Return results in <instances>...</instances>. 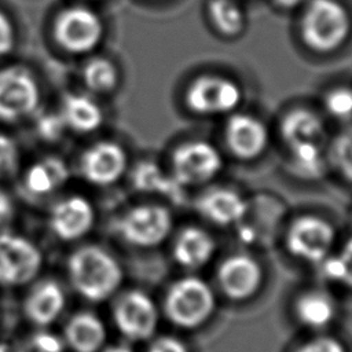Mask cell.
<instances>
[{
    "label": "cell",
    "mask_w": 352,
    "mask_h": 352,
    "mask_svg": "<svg viewBox=\"0 0 352 352\" xmlns=\"http://www.w3.org/2000/svg\"><path fill=\"white\" fill-rule=\"evenodd\" d=\"M326 111L336 120L351 121L352 120V88L336 87L331 88L323 99Z\"/></svg>",
    "instance_id": "28"
},
{
    "label": "cell",
    "mask_w": 352,
    "mask_h": 352,
    "mask_svg": "<svg viewBox=\"0 0 352 352\" xmlns=\"http://www.w3.org/2000/svg\"><path fill=\"white\" fill-rule=\"evenodd\" d=\"M70 176L67 164L59 157H45L34 162L25 173V186L33 195H47L66 184Z\"/></svg>",
    "instance_id": "20"
},
{
    "label": "cell",
    "mask_w": 352,
    "mask_h": 352,
    "mask_svg": "<svg viewBox=\"0 0 352 352\" xmlns=\"http://www.w3.org/2000/svg\"><path fill=\"white\" fill-rule=\"evenodd\" d=\"M297 352H346L345 346L334 337H316L302 346Z\"/></svg>",
    "instance_id": "32"
},
{
    "label": "cell",
    "mask_w": 352,
    "mask_h": 352,
    "mask_svg": "<svg viewBox=\"0 0 352 352\" xmlns=\"http://www.w3.org/2000/svg\"><path fill=\"white\" fill-rule=\"evenodd\" d=\"M51 33L55 44L65 52L84 55L99 47L104 34V25L92 8L69 6L55 15Z\"/></svg>",
    "instance_id": "3"
},
{
    "label": "cell",
    "mask_w": 352,
    "mask_h": 352,
    "mask_svg": "<svg viewBox=\"0 0 352 352\" xmlns=\"http://www.w3.org/2000/svg\"><path fill=\"white\" fill-rule=\"evenodd\" d=\"M0 352H10V351H8V346L4 345V344H0Z\"/></svg>",
    "instance_id": "39"
},
{
    "label": "cell",
    "mask_w": 352,
    "mask_h": 352,
    "mask_svg": "<svg viewBox=\"0 0 352 352\" xmlns=\"http://www.w3.org/2000/svg\"><path fill=\"white\" fill-rule=\"evenodd\" d=\"M114 322L118 330L129 340L150 338L158 323L154 301L140 290L125 293L114 307Z\"/></svg>",
    "instance_id": "12"
},
{
    "label": "cell",
    "mask_w": 352,
    "mask_h": 352,
    "mask_svg": "<svg viewBox=\"0 0 352 352\" xmlns=\"http://www.w3.org/2000/svg\"><path fill=\"white\" fill-rule=\"evenodd\" d=\"M197 209L212 223L219 226H230L239 221L245 216L248 204L238 192L230 188L216 187L208 190L199 197Z\"/></svg>",
    "instance_id": "17"
},
{
    "label": "cell",
    "mask_w": 352,
    "mask_h": 352,
    "mask_svg": "<svg viewBox=\"0 0 352 352\" xmlns=\"http://www.w3.org/2000/svg\"><path fill=\"white\" fill-rule=\"evenodd\" d=\"M74 289L89 301H103L121 283L118 263L98 246H84L74 252L67 263Z\"/></svg>",
    "instance_id": "1"
},
{
    "label": "cell",
    "mask_w": 352,
    "mask_h": 352,
    "mask_svg": "<svg viewBox=\"0 0 352 352\" xmlns=\"http://www.w3.org/2000/svg\"><path fill=\"white\" fill-rule=\"evenodd\" d=\"M132 184L136 190L143 192H161L172 199H177L182 192V184H179L173 176H166L164 172L150 161L139 162L132 170Z\"/></svg>",
    "instance_id": "24"
},
{
    "label": "cell",
    "mask_w": 352,
    "mask_h": 352,
    "mask_svg": "<svg viewBox=\"0 0 352 352\" xmlns=\"http://www.w3.org/2000/svg\"><path fill=\"white\" fill-rule=\"evenodd\" d=\"M26 352H38V351H36V349H33V348H30V346H28V349H26Z\"/></svg>",
    "instance_id": "40"
},
{
    "label": "cell",
    "mask_w": 352,
    "mask_h": 352,
    "mask_svg": "<svg viewBox=\"0 0 352 352\" xmlns=\"http://www.w3.org/2000/svg\"><path fill=\"white\" fill-rule=\"evenodd\" d=\"M65 338L74 352H98L104 344L106 329L94 314L80 312L67 322Z\"/></svg>",
    "instance_id": "21"
},
{
    "label": "cell",
    "mask_w": 352,
    "mask_h": 352,
    "mask_svg": "<svg viewBox=\"0 0 352 352\" xmlns=\"http://www.w3.org/2000/svg\"><path fill=\"white\" fill-rule=\"evenodd\" d=\"M82 82L85 88L98 95L111 92L120 80L117 66L104 56L91 58L82 67L81 72Z\"/></svg>",
    "instance_id": "25"
},
{
    "label": "cell",
    "mask_w": 352,
    "mask_h": 352,
    "mask_svg": "<svg viewBox=\"0 0 352 352\" xmlns=\"http://www.w3.org/2000/svg\"><path fill=\"white\" fill-rule=\"evenodd\" d=\"M276 3V6H279L280 8L285 10H293L301 4H304L307 0H274Z\"/></svg>",
    "instance_id": "37"
},
{
    "label": "cell",
    "mask_w": 352,
    "mask_h": 352,
    "mask_svg": "<svg viewBox=\"0 0 352 352\" xmlns=\"http://www.w3.org/2000/svg\"><path fill=\"white\" fill-rule=\"evenodd\" d=\"M104 352H133V351H132V349H129L128 346L117 345V346H110V348H107Z\"/></svg>",
    "instance_id": "38"
},
{
    "label": "cell",
    "mask_w": 352,
    "mask_h": 352,
    "mask_svg": "<svg viewBox=\"0 0 352 352\" xmlns=\"http://www.w3.org/2000/svg\"><path fill=\"white\" fill-rule=\"evenodd\" d=\"M95 212L88 199L72 195L59 201L51 210L50 226L54 234L63 241L84 236L94 224Z\"/></svg>",
    "instance_id": "15"
},
{
    "label": "cell",
    "mask_w": 352,
    "mask_h": 352,
    "mask_svg": "<svg viewBox=\"0 0 352 352\" xmlns=\"http://www.w3.org/2000/svg\"><path fill=\"white\" fill-rule=\"evenodd\" d=\"M352 21L348 10L337 0H309L300 21L304 44L319 54H327L344 45L349 37Z\"/></svg>",
    "instance_id": "2"
},
{
    "label": "cell",
    "mask_w": 352,
    "mask_h": 352,
    "mask_svg": "<svg viewBox=\"0 0 352 352\" xmlns=\"http://www.w3.org/2000/svg\"><path fill=\"white\" fill-rule=\"evenodd\" d=\"M219 280L228 297L245 300L258 290L263 280V270L256 258L249 254L238 253L221 263Z\"/></svg>",
    "instance_id": "14"
},
{
    "label": "cell",
    "mask_w": 352,
    "mask_h": 352,
    "mask_svg": "<svg viewBox=\"0 0 352 352\" xmlns=\"http://www.w3.org/2000/svg\"><path fill=\"white\" fill-rule=\"evenodd\" d=\"M19 165V148L16 142L0 132V179L12 176Z\"/></svg>",
    "instance_id": "30"
},
{
    "label": "cell",
    "mask_w": 352,
    "mask_h": 352,
    "mask_svg": "<svg viewBox=\"0 0 352 352\" xmlns=\"http://www.w3.org/2000/svg\"><path fill=\"white\" fill-rule=\"evenodd\" d=\"M224 139L232 155L243 161L260 157L270 142L267 126L250 114L231 116L226 122Z\"/></svg>",
    "instance_id": "13"
},
{
    "label": "cell",
    "mask_w": 352,
    "mask_h": 352,
    "mask_svg": "<svg viewBox=\"0 0 352 352\" xmlns=\"http://www.w3.org/2000/svg\"><path fill=\"white\" fill-rule=\"evenodd\" d=\"M214 253L213 238L202 228H184L173 246L175 260L184 268L195 270L205 265Z\"/></svg>",
    "instance_id": "19"
},
{
    "label": "cell",
    "mask_w": 352,
    "mask_h": 352,
    "mask_svg": "<svg viewBox=\"0 0 352 352\" xmlns=\"http://www.w3.org/2000/svg\"><path fill=\"white\" fill-rule=\"evenodd\" d=\"M29 346L38 352H63L62 341L56 336L45 331L34 334L30 340Z\"/></svg>",
    "instance_id": "33"
},
{
    "label": "cell",
    "mask_w": 352,
    "mask_h": 352,
    "mask_svg": "<svg viewBox=\"0 0 352 352\" xmlns=\"http://www.w3.org/2000/svg\"><path fill=\"white\" fill-rule=\"evenodd\" d=\"M65 307V296L56 282H44L26 300L25 314L38 326L52 323Z\"/></svg>",
    "instance_id": "22"
},
{
    "label": "cell",
    "mask_w": 352,
    "mask_h": 352,
    "mask_svg": "<svg viewBox=\"0 0 352 352\" xmlns=\"http://www.w3.org/2000/svg\"><path fill=\"white\" fill-rule=\"evenodd\" d=\"M147 352H188L186 345L173 337H161L155 340Z\"/></svg>",
    "instance_id": "35"
},
{
    "label": "cell",
    "mask_w": 352,
    "mask_h": 352,
    "mask_svg": "<svg viewBox=\"0 0 352 352\" xmlns=\"http://www.w3.org/2000/svg\"><path fill=\"white\" fill-rule=\"evenodd\" d=\"M40 103V87L23 66L0 69V121L16 122L33 114Z\"/></svg>",
    "instance_id": "6"
},
{
    "label": "cell",
    "mask_w": 352,
    "mask_h": 352,
    "mask_svg": "<svg viewBox=\"0 0 352 352\" xmlns=\"http://www.w3.org/2000/svg\"><path fill=\"white\" fill-rule=\"evenodd\" d=\"M128 166L122 146L113 140H100L87 147L80 157V172L94 186H110L120 180Z\"/></svg>",
    "instance_id": "10"
},
{
    "label": "cell",
    "mask_w": 352,
    "mask_h": 352,
    "mask_svg": "<svg viewBox=\"0 0 352 352\" xmlns=\"http://www.w3.org/2000/svg\"><path fill=\"white\" fill-rule=\"evenodd\" d=\"M11 210H12V205L10 198L0 191V220H6L11 216Z\"/></svg>",
    "instance_id": "36"
},
{
    "label": "cell",
    "mask_w": 352,
    "mask_h": 352,
    "mask_svg": "<svg viewBox=\"0 0 352 352\" xmlns=\"http://www.w3.org/2000/svg\"><path fill=\"white\" fill-rule=\"evenodd\" d=\"M337 257L340 268V282L352 287V238L344 245Z\"/></svg>",
    "instance_id": "34"
},
{
    "label": "cell",
    "mask_w": 352,
    "mask_h": 352,
    "mask_svg": "<svg viewBox=\"0 0 352 352\" xmlns=\"http://www.w3.org/2000/svg\"><path fill=\"white\" fill-rule=\"evenodd\" d=\"M184 102L198 116L228 114L242 102V89L228 77L201 74L187 87Z\"/></svg>",
    "instance_id": "5"
},
{
    "label": "cell",
    "mask_w": 352,
    "mask_h": 352,
    "mask_svg": "<svg viewBox=\"0 0 352 352\" xmlns=\"http://www.w3.org/2000/svg\"><path fill=\"white\" fill-rule=\"evenodd\" d=\"M280 135L289 148L304 144L326 146L327 132L323 121L307 109L290 110L280 122Z\"/></svg>",
    "instance_id": "16"
},
{
    "label": "cell",
    "mask_w": 352,
    "mask_h": 352,
    "mask_svg": "<svg viewBox=\"0 0 352 352\" xmlns=\"http://www.w3.org/2000/svg\"><path fill=\"white\" fill-rule=\"evenodd\" d=\"M170 212L160 205H139L129 209L118 221L120 235L140 248L157 246L172 230Z\"/></svg>",
    "instance_id": "8"
},
{
    "label": "cell",
    "mask_w": 352,
    "mask_h": 352,
    "mask_svg": "<svg viewBox=\"0 0 352 352\" xmlns=\"http://www.w3.org/2000/svg\"><path fill=\"white\" fill-rule=\"evenodd\" d=\"M34 128L37 136L47 143L59 142L67 131L60 111H43L37 116Z\"/></svg>",
    "instance_id": "29"
},
{
    "label": "cell",
    "mask_w": 352,
    "mask_h": 352,
    "mask_svg": "<svg viewBox=\"0 0 352 352\" xmlns=\"http://www.w3.org/2000/svg\"><path fill=\"white\" fill-rule=\"evenodd\" d=\"M327 157L338 172L352 183V125L334 138Z\"/></svg>",
    "instance_id": "27"
},
{
    "label": "cell",
    "mask_w": 352,
    "mask_h": 352,
    "mask_svg": "<svg viewBox=\"0 0 352 352\" xmlns=\"http://www.w3.org/2000/svg\"><path fill=\"white\" fill-rule=\"evenodd\" d=\"M334 242V230L331 224L318 216H301L290 226L287 231L289 250L311 263H320Z\"/></svg>",
    "instance_id": "11"
},
{
    "label": "cell",
    "mask_w": 352,
    "mask_h": 352,
    "mask_svg": "<svg viewBox=\"0 0 352 352\" xmlns=\"http://www.w3.org/2000/svg\"><path fill=\"white\" fill-rule=\"evenodd\" d=\"M16 43V33L10 16L0 10V56L12 52Z\"/></svg>",
    "instance_id": "31"
},
{
    "label": "cell",
    "mask_w": 352,
    "mask_h": 352,
    "mask_svg": "<svg viewBox=\"0 0 352 352\" xmlns=\"http://www.w3.org/2000/svg\"><path fill=\"white\" fill-rule=\"evenodd\" d=\"M216 307L212 289L206 282L195 276H186L175 282L165 298L168 319L184 329L204 324Z\"/></svg>",
    "instance_id": "4"
},
{
    "label": "cell",
    "mask_w": 352,
    "mask_h": 352,
    "mask_svg": "<svg viewBox=\"0 0 352 352\" xmlns=\"http://www.w3.org/2000/svg\"><path fill=\"white\" fill-rule=\"evenodd\" d=\"M219 150L205 140H190L172 154V176L182 186H195L212 180L221 169Z\"/></svg>",
    "instance_id": "7"
},
{
    "label": "cell",
    "mask_w": 352,
    "mask_h": 352,
    "mask_svg": "<svg viewBox=\"0 0 352 352\" xmlns=\"http://www.w3.org/2000/svg\"><path fill=\"white\" fill-rule=\"evenodd\" d=\"M60 114L67 129L85 135L95 132L103 122V110L89 95L67 92L62 98Z\"/></svg>",
    "instance_id": "18"
},
{
    "label": "cell",
    "mask_w": 352,
    "mask_h": 352,
    "mask_svg": "<svg viewBox=\"0 0 352 352\" xmlns=\"http://www.w3.org/2000/svg\"><path fill=\"white\" fill-rule=\"evenodd\" d=\"M296 314L302 324L312 329H322L334 319L336 304L329 293L312 290L304 293L297 300Z\"/></svg>",
    "instance_id": "23"
},
{
    "label": "cell",
    "mask_w": 352,
    "mask_h": 352,
    "mask_svg": "<svg viewBox=\"0 0 352 352\" xmlns=\"http://www.w3.org/2000/svg\"><path fill=\"white\" fill-rule=\"evenodd\" d=\"M41 264V253L30 241L11 232L0 234V285H25L38 274Z\"/></svg>",
    "instance_id": "9"
},
{
    "label": "cell",
    "mask_w": 352,
    "mask_h": 352,
    "mask_svg": "<svg viewBox=\"0 0 352 352\" xmlns=\"http://www.w3.org/2000/svg\"><path fill=\"white\" fill-rule=\"evenodd\" d=\"M208 14L223 36H238L245 28V14L234 0H210Z\"/></svg>",
    "instance_id": "26"
}]
</instances>
